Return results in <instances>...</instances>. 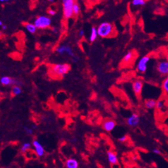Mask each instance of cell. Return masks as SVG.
I'll return each mask as SVG.
<instances>
[{"label":"cell","mask_w":168,"mask_h":168,"mask_svg":"<svg viewBox=\"0 0 168 168\" xmlns=\"http://www.w3.org/2000/svg\"><path fill=\"white\" fill-rule=\"evenodd\" d=\"M99 37L110 38L113 35L115 31L114 26L109 22H103L97 28Z\"/></svg>","instance_id":"cell-1"},{"label":"cell","mask_w":168,"mask_h":168,"mask_svg":"<svg viewBox=\"0 0 168 168\" xmlns=\"http://www.w3.org/2000/svg\"><path fill=\"white\" fill-rule=\"evenodd\" d=\"M71 69L68 64H56L51 67L52 75L56 77H62L67 75Z\"/></svg>","instance_id":"cell-2"},{"label":"cell","mask_w":168,"mask_h":168,"mask_svg":"<svg viewBox=\"0 0 168 168\" xmlns=\"http://www.w3.org/2000/svg\"><path fill=\"white\" fill-rule=\"evenodd\" d=\"M75 4V0H62L63 17L65 19H69L73 17V7Z\"/></svg>","instance_id":"cell-3"},{"label":"cell","mask_w":168,"mask_h":168,"mask_svg":"<svg viewBox=\"0 0 168 168\" xmlns=\"http://www.w3.org/2000/svg\"><path fill=\"white\" fill-rule=\"evenodd\" d=\"M34 23L38 29L48 28L52 25V19L48 16L40 15L36 18Z\"/></svg>","instance_id":"cell-4"},{"label":"cell","mask_w":168,"mask_h":168,"mask_svg":"<svg viewBox=\"0 0 168 168\" xmlns=\"http://www.w3.org/2000/svg\"><path fill=\"white\" fill-rule=\"evenodd\" d=\"M156 70L161 76L166 77L168 75V61L166 59L161 60L156 63Z\"/></svg>","instance_id":"cell-5"},{"label":"cell","mask_w":168,"mask_h":168,"mask_svg":"<svg viewBox=\"0 0 168 168\" xmlns=\"http://www.w3.org/2000/svg\"><path fill=\"white\" fill-rule=\"evenodd\" d=\"M150 61V56H145L139 59L137 64V70L139 73L144 74L147 71V65Z\"/></svg>","instance_id":"cell-6"},{"label":"cell","mask_w":168,"mask_h":168,"mask_svg":"<svg viewBox=\"0 0 168 168\" xmlns=\"http://www.w3.org/2000/svg\"><path fill=\"white\" fill-rule=\"evenodd\" d=\"M56 51L59 55H66L70 57V58H72L76 55L72 47L68 45H63L58 46L56 48Z\"/></svg>","instance_id":"cell-7"},{"label":"cell","mask_w":168,"mask_h":168,"mask_svg":"<svg viewBox=\"0 0 168 168\" xmlns=\"http://www.w3.org/2000/svg\"><path fill=\"white\" fill-rule=\"evenodd\" d=\"M0 83L4 86H14V85H20L21 86L23 83L20 80L13 79L8 76H3L0 79Z\"/></svg>","instance_id":"cell-8"},{"label":"cell","mask_w":168,"mask_h":168,"mask_svg":"<svg viewBox=\"0 0 168 168\" xmlns=\"http://www.w3.org/2000/svg\"><path fill=\"white\" fill-rule=\"evenodd\" d=\"M126 123L129 126L133 127H137L140 123V117L137 113H134L129 116L126 120Z\"/></svg>","instance_id":"cell-9"},{"label":"cell","mask_w":168,"mask_h":168,"mask_svg":"<svg viewBox=\"0 0 168 168\" xmlns=\"http://www.w3.org/2000/svg\"><path fill=\"white\" fill-rule=\"evenodd\" d=\"M132 88H133V92H135V94L137 95V96H139V95L141 94L143 88H144V82L139 79H136V80H135L133 82Z\"/></svg>","instance_id":"cell-10"},{"label":"cell","mask_w":168,"mask_h":168,"mask_svg":"<svg viewBox=\"0 0 168 168\" xmlns=\"http://www.w3.org/2000/svg\"><path fill=\"white\" fill-rule=\"evenodd\" d=\"M32 146L34 149H35V153L38 156L41 157V156H44L45 154V149L43 145L41 144L39 141L37 140H35L32 142Z\"/></svg>","instance_id":"cell-11"},{"label":"cell","mask_w":168,"mask_h":168,"mask_svg":"<svg viewBox=\"0 0 168 168\" xmlns=\"http://www.w3.org/2000/svg\"><path fill=\"white\" fill-rule=\"evenodd\" d=\"M116 126V122L113 120L107 119L104 120L102 124V128L106 132H111Z\"/></svg>","instance_id":"cell-12"},{"label":"cell","mask_w":168,"mask_h":168,"mask_svg":"<svg viewBox=\"0 0 168 168\" xmlns=\"http://www.w3.org/2000/svg\"><path fill=\"white\" fill-rule=\"evenodd\" d=\"M107 157L108 161L110 163L111 165H116L119 163V160H118V157L117 154H115L114 152L113 151H108L107 152Z\"/></svg>","instance_id":"cell-13"},{"label":"cell","mask_w":168,"mask_h":168,"mask_svg":"<svg viewBox=\"0 0 168 168\" xmlns=\"http://www.w3.org/2000/svg\"><path fill=\"white\" fill-rule=\"evenodd\" d=\"M65 167L67 168H78L79 167V163L76 159L70 158L66 161Z\"/></svg>","instance_id":"cell-14"},{"label":"cell","mask_w":168,"mask_h":168,"mask_svg":"<svg viewBox=\"0 0 168 168\" xmlns=\"http://www.w3.org/2000/svg\"><path fill=\"white\" fill-rule=\"evenodd\" d=\"M24 28H26V30L28 31L29 33L32 34H35L37 32V30L38 29L35 23H25Z\"/></svg>","instance_id":"cell-15"},{"label":"cell","mask_w":168,"mask_h":168,"mask_svg":"<svg viewBox=\"0 0 168 168\" xmlns=\"http://www.w3.org/2000/svg\"><path fill=\"white\" fill-rule=\"evenodd\" d=\"M144 105L147 108V110H153V109L156 108V101L155 99H147L144 103Z\"/></svg>","instance_id":"cell-16"},{"label":"cell","mask_w":168,"mask_h":168,"mask_svg":"<svg viewBox=\"0 0 168 168\" xmlns=\"http://www.w3.org/2000/svg\"><path fill=\"white\" fill-rule=\"evenodd\" d=\"M135 56V53L133 51H128L122 59V63L123 64H128L130 63Z\"/></svg>","instance_id":"cell-17"},{"label":"cell","mask_w":168,"mask_h":168,"mask_svg":"<svg viewBox=\"0 0 168 168\" xmlns=\"http://www.w3.org/2000/svg\"><path fill=\"white\" fill-rule=\"evenodd\" d=\"M98 32H97V29L95 27H93L91 29V34L89 36V40L91 42H94V41L97 40V37H98Z\"/></svg>","instance_id":"cell-18"},{"label":"cell","mask_w":168,"mask_h":168,"mask_svg":"<svg viewBox=\"0 0 168 168\" xmlns=\"http://www.w3.org/2000/svg\"><path fill=\"white\" fill-rule=\"evenodd\" d=\"M32 144H30V143L27 142H24V144L21 145V148H20V152L22 154H25L28 152L29 149L31 148V145Z\"/></svg>","instance_id":"cell-19"},{"label":"cell","mask_w":168,"mask_h":168,"mask_svg":"<svg viewBox=\"0 0 168 168\" xmlns=\"http://www.w3.org/2000/svg\"><path fill=\"white\" fill-rule=\"evenodd\" d=\"M22 92V89L20 85H14L13 86L12 90H11V93L13 96H17V95L21 94Z\"/></svg>","instance_id":"cell-20"},{"label":"cell","mask_w":168,"mask_h":168,"mask_svg":"<svg viewBox=\"0 0 168 168\" xmlns=\"http://www.w3.org/2000/svg\"><path fill=\"white\" fill-rule=\"evenodd\" d=\"M162 89L164 92L168 95V75L165 77L164 79L163 80L162 82Z\"/></svg>","instance_id":"cell-21"},{"label":"cell","mask_w":168,"mask_h":168,"mask_svg":"<svg viewBox=\"0 0 168 168\" xmlns=\"http://www.w3.org/2000/svg\"><path fill=\"white\" fill-rule=\"evenodd\" d=\"M146 0H132V5L135 7L143 6L146 4Z\"/></svg>","instance_id":"cell-22"},{"label":"cell","mask_w":168,"mask_h":168,"mask_svg":"<svg viewBox=\"0 0 168 168\" xmlns=\"http://www.w3.org/2000/svg\"><path fill=\"white\" fill-rule=\"evenodd\" d=\"M165 105V101L164 100H158L156 101V109L158 110H161L164 108Z\"/></svg>","instance_id":"cell-23"},{"label":"cell","mask_w":168,"mask_h":168,"mask_svg":"<svg viewBox=\"0 0 168 168\" xmlns=\"http://www.w3.org/2000/svg\"><path fill=\"white\" fill-rule=\"evenodd\" d=\"M80 6L77 3H75L74 5V7H73V11H74V15L75 16H77L80 13Z\"/></svg>","instance_id":"cell-24"},{"label":"cell","mask_w":168,"mask_h":168,"mask_svg":"<svg viewBox=\"0 0 168 168\" xmlns=\"http://www.w3.org/2000/svg\"><path fill=\"white\" fill-rule=\"evenodd\" d=\"M24 130L25 133H26V135H32L34 133V131H35V129H34L32 126H30V127L25 126L24 128Z\"/></svg>","instance_id":"cell-25"},{"label":"cell","mask_w":168,"mask_h":168,"mask_svg":"<svg viewBox=\"0 0 168 168\" xmlns=\"http://www.w3.org/2000/svg\"><path fill=\"white\" fill-rule=\"evenodd\" d=\"M128 135H122V136H121V137H119V138H118V141H119V142H121V143H124V142H126L127 140H128Z\"/></svg>","instance_id":"cell-26"},{"label":"cell","mask_w":168,"mask_h":168,"mask_svg":"<svg viewBox=\"0 0 168 168\" xmlns=\"http://www.w3.org/2000/svg\"><path fill=\"white\" fill-rule=\"evenodd\" d=\"M47 13L50 16H54L56 14V11L52 8H49L48 11H47Z\"/></svg>","instance_id":"cell-27"},{"label":"cell","mask_w":168,"mask_h":168,"mask_svg":"<svg viewBox=\"0 0 168 168\" xmlns=\"http://www.w3.org/2000/svg\"><path fill=\"white\" fill-rule=\"evenodd\" d=\"M72 60H73V62H78L79 60H80V57L75 55L74 57H72Z\"/></svg>","instance_id":"cell-28"},{"label":"cell","mask_w":168,"mask_h":168,"mask_svg":"<svg viewBox=\"0 0 168 168\" xmlns=\"http://www.w3.org/2000/svg\"><path fill=\"white\" fill-rule=\"evenodd\" d=\"M84 35H85V30L83 29H80L78 31V36H80V37H83V36H84Z\"/></svg>","instance_id":"cell-29"},{"label":"cell","mask_w":168,"mask_h":168,"mask_svg":"<svg viewBox=\"0 0 168 168\" xmlns=\"http://www.w3.org/2000/svg\"><path fill=\"white\" fill-rule=\"evenodd\" d=\"M153 153L156 154H161L160 150L158 149V148H154V149H153Z\"/></svg>","instance_id":"cell-30"},{"label":"cell","mask_w":168,"mask_h":168,"mask_svg":"<svg viewBox=\"0 0 168 168\" xmlns=\"http://www.w3.org/2000/svg\"><path fill=\"white\" fill-rule=\"evenodd\" d=\"M1 28L2 30H6V29H7V28H8V27H7V26H6V25L4 24L3 26H1Z\"/></svg>","instance_id":"cell-31"},{"label":"cell","mask_w":168,"mask_h":168,"mask_svg":"<svg viewBox=\"0 0 168 168\" xmlns=\"http://www.w3.org/2000/svg\"><path fill=\"white\" fill-rule=\"evenodd\" d=\"M10 0H0V2H1V4H4V3H6V2H8Z\"/></svg>","instance_id":"cell-32"},{"label":"cell","mask_w":168,"mask_h":168,"mask_svg":"<svg viewBox=\"0 0 168 168\" xmlns=\"http://www.w3.org/2000/svg\"><path fill=\"white\" fill-rule=\"evenodd\" d=\"M52 31H54V32H55V33H56L58 31V30H57V29H56V28H52Z\"/></svg>","instance_id":"cell-33"},{"label":"cell","mask_w":168,"mask_h":168,"mask_svg":"<svg viewBox=\"0 0 168 168\" xmlns=\"http://www.w3.org/2000/svg\"><path fill=\"white\" fill-rule=\"evenodd\" d=\"M32 128H33L34 129H37V128H36V127H37V126L35 125V124H33V125H32Z\"/></svg>","instance_id":"cell-34"},{"label":"cell","mask_w":168,"mask_h":168,"mask_svg":"<svg viewBox=\"0 0 168 168\" xmlns=\"http://www.w3.org/2000/svg\"><path fill=\"white\" fill-rule=\"evenodd\" d=\"M47 1H48L49 2H51V3H53V2H54L55 0H47Z\"/></svg>","instance_id":"cell-35"},{"label":"cell","mask_w":168,"mask_h":168,"mask_svg":"<svg viewBox=\"0 0 168 168\" xmlns=\"http://www.w3.org/2000/svg\"><path fill=\"white\" fill-rule=\"evenodd\" d=\"M4 25L3 23V22H2V21H0V26H2Z\"/></svg>","instance_id":"cell-36"},{"label":"cell","mask_w":168,"mask_h":168,"mask_svg":"<svg viewBox=\"0 0 168 168\" xmlns=\"http://www.w3.org/2000/svg\"><path fill=\"white\" fill-rule=\"evenodd\" d=\"M166 60L168 61V53L167 54V56H166Z\"/></svg>","instance_id":"cell-37"}]
</instances>
